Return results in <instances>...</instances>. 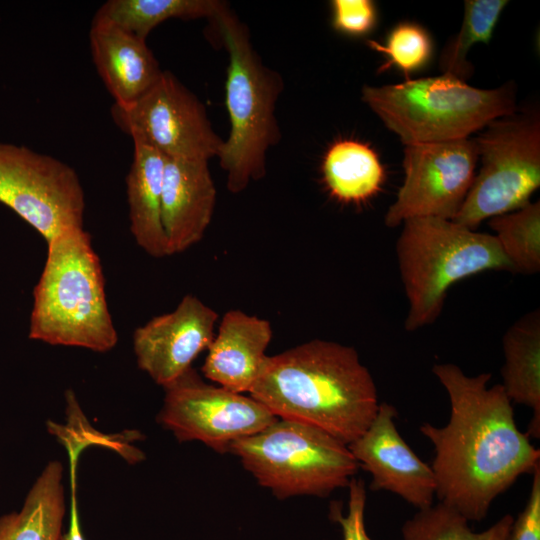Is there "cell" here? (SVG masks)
<instances>
[{"instance_id": "6da1fadb", "label": "cell", "mask_w": 540, "mask_h": 540, "mask_svg": "<svg viewBox=\"0 0 540 540\" xmlns=\"http://www.w3.org/2000/svg\"><path fill=\"white\" fill-rule=\"evenodd\" d=\"M432 372L451 406L445 426L419 428L434 446L436 495L468 521H481L496 497L533 473L540 450L517 428L502 385L488 387L491 373L471 377L452 363L435 364Z\"/></svg>"}, {"instance_id": "7a4b0ae2", "label": "cell", "mask_w": 540, "mask_h": 540, "mask_svg": "<svg viewBox=\"0 0 540 540\" xmlns=\"http://www.w3.org/2000/svg\"><path fill=\"white\" fill-rule=\"evenodd\" d=\"M249 394L277 418L316 426L346 445L364 433L379 407L357 351L320 339L268 356Z\"/></svg>"}, {"instance_id": "3957f363", "label": "cell", "mask_w": 540, "mask_h": 540, "mask_svg": "<svg viewBox=\"0 0 540 540\" xmlns=\"http://www.w3.org/2000/svg\"><path fill=\"white\" fill-rule=\"evenodd\" d=\"M28 337L96 352L117 344L101 262L83 227L47 242L46 261L33 291Z\"/></svg>"}, {"instance_id": "277c9868", "label": "cell", "mask_w": 540, "mask_h": 540, "mask_svg": "<svg viewBox=\"0 0 540 540\" xmlns=\"http://www.w3.org/2000/svg\"><path fill=\"white\" fill-rule=\"evenodd\" d=\"M228 53L225 103L230 132L218 155L231 193L266 174L267 150L280 140L275 116L283 80L260 59L247 27L228 8L212 20Z\"/></svg>"}, {"instance_id": "5b68a950", "label": "cell", "mask_w": 540, "mask_h": 540, "mask_svg": "<svg viewBox=\"0 0 540 540\" xmlns=\"http://www.w3.org/2000/svg\"><path fill=\"white\" fill-rule=\"evenodd\" d=\"M361 99L404 145L469 138L493 120L516 112L511 84L481 89L444 73L365 85Z\"/></svg>"}, {"instance_id": "8992f818", "label": "cell", "mask_w": 540, "mask_h": 540, "mask_svg": "<svg viewBox=\"0 0 540 540\" xmlns=\"http://www.w3.org/2000/svg\"><path fill=\"white\" fill-rule=\"evenodd\" d=\"M402 224L396 255L408 301L404 325L409 332L435 322L456 282L489 270L513 272L492 234L436 217Z\"/></svg>"}, {"instance_id": "52a82bcc", "label": "cell", "mask_w": 540, "mask_h": 540, "mask_svg": "<svg viewBox=\"0 0 540 540\" xmlns=\"http://www.w3.org/2000/svg\"><path fill=\"white\" fill-rule=\"evenodd\" d=\"M277 498L327 497L348 487L359 466L348 446L324 430L278 418L229 449Z\"/></svg>"}, {"instance_id": "ba28073f", "label": "cell", "mask_w": 540, "mask_h": 540, "mask_svg": "<svg viewBox=\"0 0 540 540\" xmlns=\"http://www.w3.org/2000/svg\"><path fill=\"white\" fill-rule=\"evenodd\" d=\"M474 141L481 168L452 219L469 229L520 209L540 186V120L535 112L498 118Z\"/></svg>"}, {"instance_id": "9c48e42d", "label": "cell", "mask_w": 540, "mask_h": 540, "mask_svg": "<svg viewBox=\"0 0 540 540\" xmlns=\"http://www.w3.org/2000/svg\"><path fill=\"white\" fill-rule=\"evenodd\" d=\"M0 203L46 242L83 227L85 194L76 171L24 146L0 143Z\"/></svg>"}, {"instance_id": "30bf717a", "label": "cell", "mask_w": 540, "mask_h": 540, "mask_svg": "<svg viewBox=\"0 0 540 540\" xmlns=\"http://www.w3.org/2000/svg\"><path fill=\"white\" fill-rule=\"evenodd\" d=\"M115 124L166 158L209 161L218 157L223 141L213 130L201 101L172 73L129 105L114 104Z\"/></svg>"}, {"instance_id": "8fae6325", "label": "cell", "mask_w": 540, "mask_h": 540, "mask_svg": "<svg viewBox=\"0 0 540 540\" xmlns=\"http://www.w3.org/2000/svg\"><path fill=\"white\" fill-rule=\"evenodd\" d=\"M163 388L159 423L179 441H200L220 454L278 419L251 396L207 383L193 368Z\"/></svg>"}, {"instance_id": "7c38bea8", "label": "cell", "mask_w": 540, "mask_h": 540, "mask_svg": "<svg viewBox=\"0 0 540 540\" xmlns=\"http://www.w3.org/2000/svg\"><path fill=\"white\" fill-rule=\"evenodd\" d=\"M478 159L470 138L405 145L404 180L385 225L393 228L422 217L452 220L471 187Z\"/></svg>"}, {"instance_id": "4fadbf2b", "label": "cell", "mask_w": 540, "mask_h": 540, "mask_svg": "<svg viewBox=\"0 0 540 540\" xmlns=\"http://www.w3.org/2000/svg\"><path fill=\"white\" fill-rule=\"evenodd\" d=\"M218 314L198 297L187 294L177 307L153 317L133 333L138 367L165 387L192 368L208 349Z\"/></svg>"}, {"instance_id": "5bb4252c", "label": "cell", "mask_w": 540, "mask_h": 540, "mask_svg": "<svg viewBox=\"0 0 540 540\" xmlns=\"http://www.w3.org/2000/svg\"><path fill=\"white\" fill-rule=\"evenodd\" d=\"M396 417L393 405L380 403L368 428L347 446L358 466L371 474V490L392 492L418 510L425 509L433 505L435 476L399 434Z\"/></svg>"}, {"instance_id": "9a60e30c", "label": "cell", "mask_w": 540, "mask_h": 540, "mask_svg": "<svg viewBox=\"0 0 540 540\" xmlns=\"http://www.w3.org/2000/svg\"><path fill=\"white\" fill-rule=\"evenodd\" d=\"M215 203L208 161L165 157L162 224L167 256L182 253L203 238Z\"/></svg>"}, {"instance_id": "2e32d148", "label": "cell", "mask_w": 540, "mask_h": 540, "mask_svg": "<svg viewBox=\"0 0 540 540\" xmlns=\"http://www.w3.org/2000/svg\"><path fill=\"white\" fill-rule=\"evenodd\" d=\"M272 335L268 320L238 309L227 311L207 349L203 375L227 390L249 393L264 369Z\"/></svg>"}, {"instance_id": "e0dca14e", "label": "cell", "mask_w": 540, "mask_h": 540, "mask_svg": "<svg viewBox=\"0 0 540 540\" xmlns=\"http://www.w3.org/2000/svg\"><path fill=\"white\" fill-rule=\"evenodd\" d=\"M89 39L93 62L114 104L135 102L163 73L146 40L114 24L93 19Z\"/></svg>"}, {"instance_id": "ac0fdd59", "label": "cell", "mask_w": 540, "mask_h": 540, "mask_svg": "<svg viewBox=\"0 0 540 540\" xmlns=\"http://www.w3.org/2000/svg\"><path fill=\"white\" fill-rule=\"evenodd\" d=\"M133 160L126 177L130 231L145 253L167 256L162 224V186L165 157L153 147L133 140Z\"/></svg>"}, {"instance_id": "d6986e66", "label": "cell", "mask_w": 540, "mask_h": 540, "mask_svg": "<svg viewBox=\"0 0 540 540\" xmlns=\"http://www.w3.org/2000/svg\"><path fill=\"white\" fill-rule=\"evenodd\" d=\"M504 364L501 383L511 402L530 407L533 416L526 432L540 437V311L533 310L503 335Z\"/></svg>"}, {"instance_id": "ffe728a7", "label": "cell", "mask_w": 540, "mask_h": 540, "mask_svg": "<svg viewBox=\"0 0 540 540\" xmlns=\"http://www.w3.org/2000/svg\"><path fill=\"white\" fill-rule=\"evenodd\" d=\"M63 466L49 462L20 511L0 517V540H60L65 515Z\"/></svg>"}, {"instance_id": "44dd1931", "label": "cell", "mask_w": 540, "mask_h": 540, "mask_svg": "<svg viewBox=\"0 0 540 540\" xmlns=\"http://www.w3.org/2000/svg\"><path fill=\"white\" fill-rule=\"evenodd\" d=\"M324 183L342 203L359 204L375 196L385 181V170L375 150L367 143L335 141L322 161Z\"/></svg>"}, {"instance_id": "7402d4cb", "label": "cell", "mask_w": 540, "mask_h": 540, "mask_svg": "<svg viewBox=\"0 0 540 540\" xmlns=\"http://www.w3.org/2000/svg\"><path fill=\"white\" fill-rule=\"evenodd\" d=\"M226 8L227 4L218 0H109L93 19L114 24L146 40L156 26L169 19L212 20Z\"/></svg>"}, {"instance_id": "603a6c76", "label": "cell", "mask_w": 540, "mask_h": 540, "mask_svg": "<svg viewBox=\"0 0 540 540\" xmlns=\"http://www.w3.org/2000/svg\"><path fill=\"white\" fill-rule=\"evenodd\" d=\"M514 518L507 514L482 532H474L468 520L439 502L419 510L401 528L403 540H509Z\"/></svg>"}, {"instance_id": "cb8c5ba5", "label": "cell", "mask_w": 540, "mask_h": 540, "mask_svg": "<svg viewBox=\"0 0 540 540\" xmlns=\"http://www.w3.org/2000/svg\"><path fill=\"white\" fill-rule=\"evenodd\" d=\"M489 226L512 265L513 272L535 274L540 270V203L493 217Z\"/></svg>"}, {"instance_id": "d4e9b609", "label": "cell", "mask_w": 540, "mask_h": 540, "mask_svg": "<svg viewBox=\"0 0 540 540\" xmlns=\"http://www.w3.org/2000/svg\"><path fill=\"white\" fill-rule=\"evenodd\" d=\"M506 0H466L464 15L457 35L446 45L440 67L444 74H449L465 81L472 73L467 54L477 43L488 44L493 31L506 7Z\"/></svg>"}, {"instance_id": "484cf974", "label": "cell", "mask_w": 540, "mask_h": 540, "mask_svg": "<svg viewBox=\"0 0 540 540\" xmlns=\"http://www.w3.org/2000/svg\"><path fill=\"white\" fill-rule=\"evenodd\" d=\"M367 45L385 58L379 72L395 67L407 77L406 80L411 74L428 65L434 50L429 32L421 25L410 21L395 25L383 43L369 40Z\"/></svg>"}, {"instance_id": "4316f807", "label": "cell", "mask_w": 540, "mask_h": 540, "mask_svg": "<svg viewBox=\"0 0 540 540\" xmlns=\"http://www.w3.org/2000/svg\"><path fill=\"white\" fill-rule=\"evenodd\" d=\"M331 12L333 28L351 37L368 35L378 21L377 7L371 0H333Z\"/></svg>"}, {"instance_id": "83f0119b", "label": "cell", "mask_w": 540, "mask_h": 540, "mask_svg": "<svg viewBox=\"0 0 540 540\" xmlns=\"http://www.w3.org/2000/svg\"><path fill=\"white\" fill-rule=\"evenodd\" d=\"M348 513L343 515L341 509L333 504L330 518L342 529L343 540H372L366 532L364 511L366 505V488L362 479L352 478L349 485Z\"/></svg>"}, {"instance_id": "f1b7e54d", "label": "cell", "mask_w": 540, "mask_h": 540, "mask_svg": "<svg viewBox=\"0 0 540 540\" xmlns=\"http://www.w3.org/2000/svg\"><path fill=\"white\" fill-rule=\"evenodd\" d=\"M531 490L522 512L514 519L509 540H540V464L534 469Z\"/></svg>"}, {"instance_id": "f546056e", "label": "cell", "mask_w": 540, "mask_h": 540, "mask_svg": "<svg viewBox=\"0 0 540 540\" xmlns=\"http://www.w3.org/2000/svg\"><path fill=\"white\" fill-rule=\"evenodd\" d=\"M76 462H71V504L70 521L68 531L62 534L60 540H85L79 520L77 496H76Z\"/></svg>"}]
</instances>
